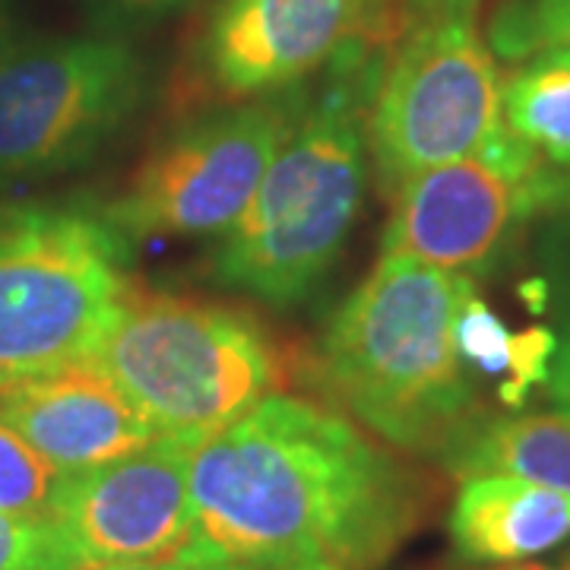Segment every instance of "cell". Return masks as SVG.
Instances as JSON below:
<instances>
[{"label": "cell", "instance_id": "4", "mask_svg": "<svg viewBox=\"0 0 570 570\" xmlns=\"http://www.w3.org/2000/svg\"><path fill=\"white\" fill-rule=\"evenodd\" d=\"M96 358L159 434L190 444L245 419L288 377L283 348L254 314L134 283Z\"/></svg>", "mask_w": 570, "mask_h": 570}, {"label": "cell", "instance_id": "10", "mask_svg": "<svg viewBox=\"0 0 570 570\" xmlns=\"http://www.w3.org/2000/svg\"><path fill=\"white\" fill-rule=\"evenodd\" d=\"M403 22V17H400ZM387 0H216L194 45L209 105L295 89L358 39H393Z\"/></svg>", "mask_w": 570, "mask_h": 570}, {"label": "cell", "instance_id": "2", "mask_svg": "<svg viewBox=\"0 0 570 570\" xmlns=\"http://www.w3.org/2000/svg\"><path fill=\"white\" fill-rule=\"evenodd\" d=\"M384 61V39L352 41L324 67L317 96L305 89L264 181L219 238L216 283L292 307L330 276L365 204L367 111Z\"/></svg>", "mask_w": 570, "mask_h": 570}, {"label": "cell", "instance_id": "3", "mask_svg": "<svg viewBox=\"0 0 570 570\" xmlns=\"http://www.w3.org/2000/svg\"><path fill=\"white\" fill-rule=\"evenodd\" d=\"M472 292L466 273L381 254L317 343L314 374L326 396L393 450L441 456L479 415L453 340Z\"/></svg>", "mask_w": 570, "mask_h": 570}, {"label": "cell", "instance_id": "9", "mask_svg": "<svg viewBox=\"0 0 570 570\" xmlns=\"http://www.w3.org/2000/svg\"><path fill=\"white\" fill-rule=\"evenodd\" d=\"M390 200L384 254L472 276L501 264L532 219L570 209V168L504 127L475 156L412 175Z\"/></svg>", "mask_w": 570, "mask_h": 570}, {"label": "cell", "instance_id": "14", "mask_svg": "<svg viewBox=\"0 0 570 570\" xmlns=\"http://www.w3.org/2000/svg\"><path fill=\"white\" fill-rule=\"evenodd\" d=\"M438 460L460 479L517 475L570 494V415H475Z\"/></svg>", "mask_w": 570, "mask_h": 570}, {"label": "cell", "instance_id": "24", "mask_svg": "<svg viewBox=\"0 0 570 570\" xmlns=\"http://www.w3.org/2000/svg\"><path fill=\"white\" fill-rule=\"evenodd\" d=\"M26 45H29V39H26V32L20 29V22L0 7V67L10 61L20 48H26Z\"/></svg>", "mask_w": 570, "mask_h": 570}, {"label": "cell", "instance_id": "18", "mask_svg": "<svg viewBox=\"0 0 570 570\" xmlns=\"http://www.w3.org/2000/svg\"><path fill=\"white\" fill-rule=\"evenodd\" d=\"M453 340H456V352L463 365L485 377H498V384L508 377L510 358H513V333L485 305L482 295L472 292L463 302L456 314V326H453Z\"/></svg>", "mask_w": 570, "mask_h": 570}, {"label": "cell", "instance_id": "13", "mask_svg": "<svg viewBox=\"0 0 570 570\" xmlns=\"http://www.w3.org/2000/svg\"><path fill=\"white\" fill-rule=\"evenodd\" d=\"M450 539L466 561H527L570 539V494L517 475H466L450 510Z\"/></svg>", "mask_w": 570, "mask_h": 570}, {"label": "cell", "instance_id": "15", "mask_svg": "<svg viewBox=\"0 0 570 570\" xmlns=\"http://www.w3.org/2000/svg\"><path fill=\"white\" fill-rule=\"evenodd\" d=\"M501 115L517 140L570 168V48H542L501 82Z\"/></svg>", "mask_w": 570, "mask_h": 570}, {"label": "cell", "instance_id": "11", "mask_svg": "<svg viewBox=\"0 0 570 570\" xmlns=\"http://www.w3.org/2000/svg\"><path fill=\"white\" fill-rule=\"evenodd\" d=\"M194 448L159 434L127 456L63 475L48 520L77 568L181 558L194 535Z\"/></svg>", "mask_w": 570, "mask_h": 570}, {"label": "cell", "instance_id": "7", "mask_svg": "<svg viewBox=\"0 0 570 570\" xmlns=\"http://www.w3.org/2000/svg\"><path fill=\"white\" fill-rule=\"evenodd\" d=\"M305 89L247 102L206 105L153 142L102 216L121 238L223 235L250 204L257 184L302 111Z\"/></svg>", "mask_w": 570, "mask_h": 570}, {"label": "cell", "instance_id": "5", "mask_svg": "<svg viewBox=\"0 0 570 570\" xmlns=\"http://www.w3.org/2000/svg\"><path fill=\"white\" fill-rule=\"evenodd\" d=\"M127 261L102 209L0 204V384L96 355L130 288Z\"/></svg>", "mask_w": 570, "mask_h": 570}, {"label": "cell", "instance_id": "22", "mask_svg": "<svg viewBox=\"0 0 570 570\" xmlns=\"http://www.w3.org/2000/svg\"><path fill=\"white\" fill-rule=\"evenodd\" d=\"M190 3L194 0H82L89 20L102 29V36L118 39L175 20Z\"/></svg>", "mask_w": 570, "mask_h": 570}, {"label": "cell", "instance_id": "17", "mask_svg": "<svg viewBox=\"0 0 570 570\" xmlns=\"http://www.w3.org/2000/svg\"><path fill=\"white\" fill-rule=\"evenodd\" d=\"M63 472L22 441L7 422H0V510L48 517Z\"/></svg>", "mask_w": 570, "mask_h": 570}, {"label": "cell", "instance_id": "8", "mask_svg": "<svg viewBox=\"0 0 570 570\" xmlns=\"http://www.w3.org/2000/svg\"><path fill=\"white\" fill-rule=\"evenodd\" d=\"M146 61L118 36L29 41L0 67V187L96 159L146 99Z\"/></svg>", "mask_w": 570, "mask_h": 570}, {"label": "cell", "instance_id": "12", "mask_svg": "<svg viewBox=\"0 0 570 570\" xmlns=\"http://www.w3.org/2000/svg\"><path fill=\"white\" fill-rule=\"evenodd\" d=\"M0 422L63 475L102 466L159 438L96 355L0 384Z\"/></svg>", "mask_w": 570, "mask_h": 570}, {"label": "cell", "instance_id": "1", "mask_svg": "<svg viewBox=\"0 0 570 570\" xmlns=\"http://www.w3.org/2000/svg\"><path fill=\"white\" fill-rule=\"evenodd\" d=\"M181 558L225 570H381L431 504L419 469L340 409L269 396L190 456Z\"/></svg>", "mask_w": 570, "mask_h": 570}, {"label": "cell", "instance_id": "23", "mask_svg": "<svg viewBox=\"0 0 570 570\" xmlns=\"http://www.w3.org/2000/svg\"><path fill=\"white\" fill-rule=\"evenodd\" d=\"M73 570H225L219 564H206L194 558H171V561H134V564H86Z\"/></svg>", "mask_w": 570, "mask_h": 570}, {"label": "cell", "instance_id": "19", "mask_svg": "<svg viewBox=\"0 0 570 570\" xmlns=\"http://www.w3.org/2000/svg\"><path fill=\"white\" fill-rule=\"evenodd\" d=\"M77 561L48 517L0 510V570H73Z\"/></svg>", "mask_w": 570, "mask_h": 570}, {"label": "cell", "instance_id": "21", "mask_svg": "<svg viewBox=\"0 0 570 570\" xmlns=\"http://www.w3.org/2000/svg\"><path fill=\"white\" fill-rule=\"evenodd\" d=\"M551 266H554V288L558 295V314H561V333H558V352H554V362H551V377H549V393L554 400V406L570 415V225L564 232H558L551 238Z\"/></svg>", "mask_w": 570, "mask_h": 570}, {"label": "cell", "instance_id": "16", "mask_svg": "<svg viewBox=\"0 0 570 570\" xmlns=\"http://www.w3.org/2000/svg\"><path fill=\"white\" fill-rule=\"evenodd\" d=\"M491 51L523 61L542 48H570V0H510L489 26Z\"/></svg>", "mask_w": 570, "mask_h": 570}, {"label": "cell", "instance_id": "20", "mask_svg": "<svg viewBox=\"0 0 570 570\" xmlns=\"http://www.w3.org/2000/svg\"><path fill=\"white\" fill-rule=\"evenodd\" d=\"M558 352V333L551 326H527L513 333V358H510L508 377L498 384L501 403L520 409L527 403L532 387H546L551 377V362Z\"/></svg>", "mask_w": 570, "mask_h": 570}, {"label": "cell", "instance_id": "25", "mask_svg": "<svg viewBox=\"0 0 570 570\" xmlns=\"http://www.w3.org/2000/svg\"><path fill=\"white\" fill-rule=\"evenodd\" d=\"M510 570H549V568H510Z\"/></svg>", "mask_w": 570, "mask_h": 570}, {"label": "cell", "instance_id": "6", "mask_svg": "<svg viewBox=\"0 0 570 570\" xmlns=\"http://www.w3.org/2000/svg\"><path fill=\"white\" fill-rule=\"evenodd\" d=\"M479 0H419L403 13L367 111V156L384 194L504 134L501 77L475 22Z\"/></svg>", "mask_w": 570, "mask_h": 570}]
</instances>
